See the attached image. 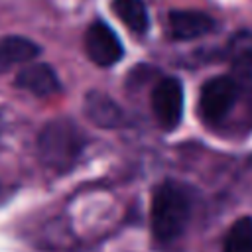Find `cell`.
<instances>
[{
	"label": "cell",
	"mask_w": 252,
	"mask_h": 252,
	"mask_svg": "<svg viewBox=\"0 0 252 252\" xmlns=\"http://www.w3.org/2000/svg\"><path fill=\"white\" fill-rule=\"evenodd\" d=\"M191 217V197L189 191L177 181H163L156 187L152 195L150 224L152 234L158 242L169 244L179 238Z\"/></svg>",
	"instance_id": "cell-1"
},
{
	"label": "cell",
	"mask_w": 252,
	"mask_h": 252,
	"mask_svg": "<svg viewBox=\"0 0 252 252\" xmlns=\"http://www.w3.org/2000/svg\"><path fill=\"white\" fill-rule=\"evenodd\" d=\"M85 144L87 140L83 130L69 118L49 120L37 134L39 159L55 173H65L71 169L77 163Z\"/></svg>",
	"instance_id": "cell-2"
},
{
	"label": "cell",
	"mask_w": 252,
	"mask_h": 252,
	"mask_svg": "<svg viewBox=\"0 0 252 252\" xmlns=\"http://www.w3.org/2000/svg\"><path fill=\"white\" fill-rule=\"evenodd\" d=\"M240 94L238 83L228 75H219L203 83L199 94V114L207 124H219L232 110Z\"/></svg>",
	"instance_id": "cell-3"
},
{
	"label": "cell",
	"mask_w": 252,
	"mask_h": 252,
	"mask_svg": "<svg viewBox=\"0 0 252 252\" xmlns=\"http://www.w3.org/2000/svg\"><path fill=\"white\" fill-rule=\"evenodd\" d=\"M152 110L161 128L173 130L183 116V87L175 77L159 79L152 91Z\"/></svg>",
	"instance_id": "cell-4"
},
{
	"label": "cell",
	"mask_w": 252,
	"mask_h": 252,
	"mask_svg": "<svg viewBox=\"0 0 252 252\" xmlns=\"http://www.w3.org/2000/svg\"><path fill=\"white\" fill-rule=\"evenodd\" d=\"M85 51L89 59L100 67H110L118 63L124 55L122 43L112 28L104 22H94L85 32Z\"/></svg>",
	"instance_id": "cell-5"
},
{
	"label": "cell",
	"mask_w": 252,
	"mask_h": 252,
	"mask_svg": "<svg viewBox=\"0 0 252 252\" xmlns=\"http://www.w3.org/2000/svg\"><path fill=\"white\" fill-rule=\"evenodd\" d=\"M215 20L197 10H171L167 16L169 35L173 39H197L215 30Z\"/></svg>",
	"instance_id": "cell-6"
},
{
	"label": "cell",
	"mask_w": 252,
	"mask_h": 252,
	"mask_svg": "<svg viewBox=\"0 0 252 252\" xmlns=\"http://www.w3.org/2000/svg\"><path fill=\"white\" fill-rule=\"evenodd\" d=\"M14 85L35 96H49L59 91V79L47 63H32L18 71Z\"/></svg>",
	"instance_id": "cell-7"
},
{
	"label": "cell",
	"mask_w": 252,
	"mask_h": 252,
	"mask_svg": "<svg viewBox=\"0 0 252 252\" xmlns=\"http://www.w3.org/2000/svg\"><path fill=\"white\" fill-rule=\"evenodd\" d=\"M85 112L89 120L100 128H118L124 124L122 108L100 91H91L85 96Z\"/></svg>",
	"instance_id": "cell-8"
},
{
	"label": "cell",
	"mask_w": 252,
	"mask_h": 252,
	"mask_svg": "<svg viewBox=\"0 0 252 252\" xmlns=\"http://www.w3.org/2000/svg\"><path fill=\"white\" fill-rule=\"evenodd\" d=\"M37 55H39V45L30 37L6 35L0 39V73L20 63H28Z\"/></svg>",
	"instance_id": "cell-9"
},
{
	"label": "cell",
	"mask_w": 252,
	"mask_h": 252,
	"mask_svg": "<svg viewBox=\"0 0 252 252\" xmlns=\"http://www.w3.org/2000/svg\"><path fill=\"white\" fill-rule=\"evenodd\" d=\"M112 12L136 33H146L150 28V16L142 0H112Z\"/></svg>",
	"instance_id": "cell-10"
},
{
	"label": "cell",
	"mask_w": 252,
	"mask_h": 252,
	"mask_svg": "<svg viewBox=\"0 0 252 252\" xmlns=\"http://www.w3.org/2000/svg\"><path fill=\"white\" fill-rule=\"evenodd\" d=\"M222 252H252V217H240L228 228Z\"/></svg>",
	"instance_id": "cell-11"
},
{
	"label": "cell",
	"mask_w": 252,
	"mask_h": 252,
	"mask_svg": "<svg viewBox=\"0 0 252 252\" xmlns=\"http://www.w3.org/2000/svg\"><path fill=\"white\" fill-rule=\"evenodd\" d=\"M228 55L236 65L252 67V33L238 32L228 43Z\"/></svg>",
	"instance_id": "cell-12"
},
{
	"label": "cell",
	"mask_w": 252,
	"mask_h": 252,
	"mask_svg": "<svg viewBox=\"0 0 252 252\" xmlns=\"http://www.w3.org/2000/svg\"><path fill=\"white\" fill-rule=\"evenodd\" d=\"M0 191H2V187H0Z\"/></svg>",
	"instance_id": "cell-13"
}]
</instances>
